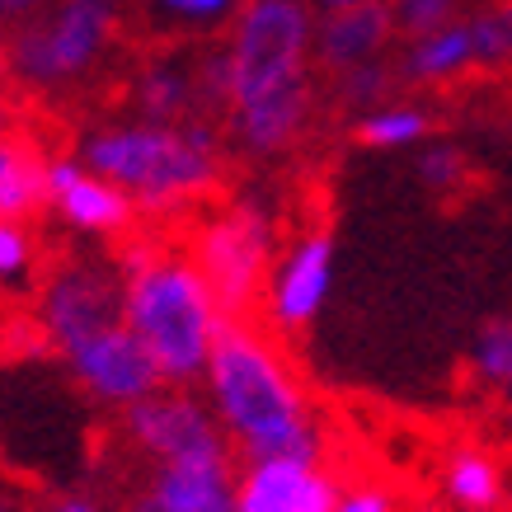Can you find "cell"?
<instances>
[{
  "label": "cell",
  "instance_id": "obj_2",
  "mask_svg": "<svg viewBox=\"0 0 512 512\" xmlns=\"http://www.w3.org/2000/svg\"><path fill=\"white\" fill-rule=\"evenodd\" d=\"M226 132L207 118L193 123H151V118H104L76 137L71 156L85 170L104 174L137 202L141 217L174 221L202 212L226 179Z\"/></svg>",
  "mask_w": 512,
  "mask_h": 512
},
{
  "label": "cell",
  "instance_id": "obj_24",
  "mask_svg": "<svg viewBox=\"0 0 512 512\" xmlns=\"http://www.w3.org/2000/svg\"><path fill=\"white\" fill-rule=\"evenodd\" d=\"M33 512H118V508L104 494H94V489H57V494L38 498Z\"/></svg>",
  "mask_w": 512,
  "mask_h": 512
},
{
  "label": "cell",
  "instance_id": "obj_21",
  "mask_svg": "<svg viewBox=\"0 0 512 512\" xmlns=\"http://www.w3.org/2000/svg\"><path fill=\"white\" fill-rule=\"evenodd\" d=\"M390 10H395V38L409 47L428 33L447 29L461 15V0H390Z\"/></svg>",
  "mask_w": 512,
  "mask_h": 512
},
{
  "label": "cell",
  "instance_id": "obj_19",
  "mask_svg": "<svg viewBox=\"0 0 512 512\" xmlns=\"http://www.w3.org/2000/svg\"><path fill=\"white\" fill-rule=\"evenodd\" d=\"M43 268V254H38V240H33V226L29 221H10L0 217V287H33Z\"/></svg>",
  "mask_w": 512,
  "mask_h": 512
},
{
  "label": "cell",
  "instance_id": "obj_12",
  "mask_svg": "<svg viewBox=\"0 0 512 512\" xmlns=\"http://www.w3.org/2000/svg\"><path fill=\"white\" fill-rule=\"evenodd\" d=\"M339 470L315 456H254L235 466V512H334Z\"/></svg>",
  "mask_w": 512,
  "mask_h": 512
},
{
  "label": "cell",
  "instance_id": "obj_28",
  "mask_svg": "<svg viewBox=\"0 0 512 512\" xmlns=\"http://www.w3.org/2000/svg\"><path fill=\"white\" fill-rule=\"evenodd\" d=\"M503 512H512V494H508V508H503Z\"/></svg>",
  "mask_w": 512,
  "mask_h": 512
},
{
  "label": "cell",
  "instance_id": "obj_18",
  "mask_svg": "<svg viewBox=\"0 0 512 512\" xmlns=\"http://www.w3.org/2000/svg\"><path fill=\"white\" fill-rule=\"evenodd\" d=\"M433 132V113L419 109V104H386V109L362 113L353 127L357 146H409V141H423Z\"/></svg>",
  "mask_w": 512,
  "mask_h": 512
},
{
  "label": "cell",
  "instance_id": "obj_10",
  "mask_svg": "<svg viewBox=\"0 0 512 512\" xmlns=\"http://www.w3.org/2000/svg\"><path fill=\"white\" fill-rule=\"evenodd\" d=\"M320 123V85L315 76H301L282 90H268L226 113V146L245 160H282L301 151Z\"/></svg>",
  "mask_w": 512,
  "mask_h": 512
},
{
  "label": "cell",
  "instance_id": "obj_5",
  "mask_svg": "<svg viewBox=\"0 0 512 512\" xmlns=\"http://www.w3.org/2000/svg\"><path fill=\"white\" fill-rule=\"evenodd\" d=\"M188 254L202 268V278L217 296L226 320H249L264 301L268 268L278 259V217L254 193L226 198L217 207H202L188 226Z\"/></svg>",
  "mask_w": 512,
  "mask_h": 512
},
{
  "label": "cell",
  "instance_id": "obj_1",
  "mask_svg": "<svg viewBox=\"0 0 512 512\" xmlns=\"http://www.w3.org/2000/svg\"><path fill=\"white\" fill-rule=\"evenodd\" d=\"M235 461L254 456H315L329 461V428L292 353L268 325L226 320L198 381Z\"/></svg>",
  "mask_w": 512,
  "mask_h": 512
},
{
  "label": "cell",
  "instance_id": "obj_20",
  "mask_svg": "<svg viewBox=\"0 0 512 512\" xmlns=\"http://www.w3.org/2000/svg\"><path fill=\"white\" fill-rule=\"evenodd\" d=\"M470 372L480 376L484 386L512 395V320H494V325L480 329V339L470 348Z\"/></svg>",
  "mask_w": 512,
  "mask_h": 512
},
{
  "label": "cell",
  "instance_id": "obj_4",
  "mask_svg": "<svg viewBox=\"0 0 512 512\" xmlns=\"http://www.w3.org/2000/svg\"><path fill=\"white\" fill-rule=\"evenodd\" d=\"M137 29L132 0H52L43 15L0 33L5 76L33 99H76L113 76Z\"/></svg>",
  "mask_w": 512,
  "mask_h": 512
},
{
  "label": "cell",
  "instance_id": "obj_15",
  "mask_svg": "<svg viewBox=\"0 0 512 512\" xmlns=\"http://www.w3.org/2000/svg\"><path fill=\"white\" fill-rule=\"evenodd\" d=\"M47 151L24 132L0 127V217L38 221L47 212Z\"/></svg>",
  "mask_w": 512,
  "mask_h": 512
},
{
  "label": "cell",
  "instance_id": "obj_11",
  "mask_svg": "<svg viewBox=\"0 0 512 512\" xmlns=\"http://www.w3.org/2000/svg\"><path fill=\"white\" fill-rule=\"evenodd\" d=\"M47 212L80 240H127L141 226L137 202L76 156L47 160Z\"/></svg>",
  "mask_w": 512,
  "mask_h": 512
},
{
  "label": "cell",
  "instance_id": "obj_16",
  "mask_svg": "<svg viewBox=\"0 0 512 512\" xmlns=\"http://www.w3.org/2000/svg\"><path fill=\"white\" fill-rule=\"evenodd\" d=\"M442 498L456 512H503L508 508V470L494 451L451 447L442 461Z\"/></svg>",
  "mask_w": 512,
  "mask_h": 512
},
{
  "label": "cell",
  "instance_id": "obj_6",
  "mask_svg": "<svg viewBox=\"0 0 512 512\" xmlns=\"http://www.w3.org/2000/svg\"><path fill=\"white\" fill-rule=\"evenodd\" d=\"M123 325V273L113 254L99 249H66L47 259L33 278V329L62 357L99 329Z\"/></svg>",
  "mask_w": 512,
  "mask_h": 512
},
{
  "label": "cell",
  "instance_id": "obj_9",
  "mask_svg": "<svg viewBox=\"0 0 512 512\" xmlns=\"http://www.w3.org/2000/svg\"><path fill=\"white\" fill-rule=\"evenodd\" d=\"M334 287V231L329 221H306L292 240L278 245V259L268 268V287H264V325L278 339H296L320 320Z\"/></svg>",
  "mask_w": 512,
  "mask_h": 512
},
{
  "label": "cell",
  "instance_id": "obj_27",
  "mask_svg": "<svg viewBox=\"0 0 512 512\" xmlns=\"http://www.w3.org/2000/svg\"><path fill=\"white\" fill-rule=\"evenodd\" d=\"M311 5H320V10H339V5H353V0H311Z\"/></svg>",
  "mask_w": 512,
  "mask_h": 512
},
{
  "label": "cell",
  "instance_id": "obj_7",
  "mask_svg": "<svg viewBox=\"0 0 512 512\" xmlns=\"http://www.w3.org/2000/svg\"><path fill=\"white\" fill-rule=\"evenodd\" d=\"M221 47H226V66H231V109L311 76L306 0H245L231 29L221 33Z\"/></svg>",
  "mask_w": 512,
  "mask_h": 512
},
{
  "label": "cell",
  "instance_id": "obj_17",
  "mask_svg": "<svg viewBox=\"0 0 512 512\" xmlns=\"http://www.w3.org/2000/svg\"><path fill=\"white\" fill-rule=\"evenodd\" d=\"M240 5L245 0H132V15H137L141 33L156 24L160 38L198 43V38H221V33L231 29Z\"/></svg>",
  "mask_w": 512,
  "mask_h": 512
},
{
  "label": "cell",
  "instance_id": "obj_22",
  "mask_svg": "<svg viewBox=\"0 0 512 512\" xmlns=\"http://www.w3.org/2000/svg\"><path fill=\"white\" fill-rule=\"evenodd\" d=\"M419 179L433 188L437 198H451L456 188L470 184V160L461 151H451V146H433V151L419 156Z\"/></svg>",
  "mask_w": 512,
  "mask_h": 512
},
{
  "label": "cell",
  "instance_id": "obj_25",
  "mask_svg": "<svg viewBox=\"0 0 512 512\" xmlns=\"http://www.w3.org/2000/svg\"><path fill=\"white\" fill-rule=\"evenodd\" d=\"M52 5V0H0V33L19 29V24H29V19H38Z\"/></svg>",
  "mask_w": 512,
  "mask_h": 512
},
{
  "label": "cell",
  "instance_id": "obj_8",
  "mask_svg": "<svg viewBox=\"0 0 512 512\" xmlns=\"http://www.w3.org/2000/svg\"><path fill=\"white\" fill-rule=\"evenodd\" d=\"M113 419H118L123 447L141 466H184V461L235 456L198 386H156L146 400L127 404Z\"/></svg>",
  "mask_w": 512,
  "mask_h": 512
},
{
  "label": "cell",
  "instance_id": "obj_13",
  "mask_svg": "<svg viewBox=\"0 0 512 512\" xmlns=\"http://www.w3.org/2000/svg\"><path fill=\"white\" fill-rule=\"evenodd\" d=\"M118 512H235V456L141 466V480L123 494Z\"/></svg>",
  "mask_w": 512,
  "mask_h": 512
},
{
  "label": "cell",
  "instance_id": "obj_14",
  "mask_svg": "<svg viewBox=\"0 0 512 512\" xmlns=\"http://www.w3.org/2000/svg\"><path fill=\"white\" fill-rule=\"evenodd\" d=\"M395 38V10L390 0H353L311 29V76H334L348 66L372 62L376 52Z\"/></svg>",
  "mask_w": 512,
  "mask_h": 512
},
{
  "label": "cell",
  "instance_id": "obj_23",
  "mask_svg": "<svg viewBox=\"0 0 512 512\" xmlns=\"http://www.w3.org/2000/svg\"><path fill=\"white\" fill-rule=\"evenodd\" d=\"M334 512H400V498L376 480H353V484H343L339 489Z\"/></svg>",
  "mask_w": 512,
  "mask_h": 512
},
{
  "label": "cell",
  "instance_id": "obj_26",
  "mask_svg": "<svg viewBox=\"0 0 512 512\" xmlns=\"http://www.w3.org/2000/svg\"><path fill=\"white\" fill-rule=\"evenodd\" d=\"M0 512H33L29 489H19V484L5 480V475H0Z\"/></svg>",
  "mask_w": 512,
  "mask_h": 512
},
{
  "label": "cell",
  "instance_id": "obj_3",
  "mask_svg": "<svg viewBox=\"0 0 512 512\" xmlns=\"http://www.w3.org/2000/svg\"><path fill=\"white\" fill-rule=\"evenodd\" d=\"M113 264L123 273V320L146 348L160 386H198L226 311L193 264L184 240L137 231L118 240Z\"/></svg>",
  "mask_w": 512,
  "mask_h": 512
}]
</instances>
